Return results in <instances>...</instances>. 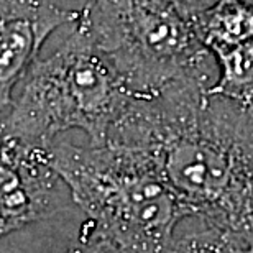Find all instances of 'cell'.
Wrapping results in <instances>:
<instances>
[{"instance_id": "obj_7", "label": "cell", "mask_w": 253, "mask_h": 253, "mask_svg": "<svg viewBox=\"0 0 253 253\" xmlns=\"http://www.w3.org/2000/svg\"><path fill=\"white\" fill-rule=\"evenodd\" d=\"M199 37L211 54L253 38V5L245 0H217L197 12Z\"/></svg>"}, {"instance_id": "obj_6", "label": "cell", "mask_w": 253, "mask_h": 253, "mask_svg": "<svg viewBox=\"0 0 253 253\" xmlns=\"http://www.w3.org/2000/svg\"><path fill=\"white\" fill-rule=\"evenodd\" d=\"M78 17L49 0H0V120L46 38Z\"/></svg>"}, {"instance_id": "obj_11", "label": "cell", "mask_w": 253, "mask_h": 253, "mask_svg": "<svg viewBox=\"0 0 253 253\" xmlns=\"http://www.w3.org/2000/svg\"><path fill=\"white\" fill-rule=\"evenodd\" d=\"M219 234L220 253H253V224L235 232L219 230Z\"/></svg>"}, {"instance_id": "obj_8", "label": "cell", "mask_w": 253, "mask_h": 253, "mask_svg": "<svg viewBox=\"0 0 253 253\" xmlns=\"http://www.w3.org/2000/svg\"><path fill=\"white\" fill-rule=\"evenodd\" d=\"M211 56L219 68V78L215 84L207 87V92L245 107L253 105V38L237 46L214 51Z\"/></svg>"}, {"instance_id": "obj_12", "label": "cell", "mask_w": 253, "mask_h": 253, "mask_svg": "<svg viewBox=\"0 0 253 253\" xmlns=\"http://www.w3.org/2000/svg\"><path fill=\"white\" fill-rule=\"evenodd\" d=\"M49 2H54V0H49Z\"/></svg>"}, {"instance_id": "obj_2", "label": "cell", "mask_w": 253, "mask_h": 253, "mask_svg": "<svg viewBox=\"0 0 253 253\" xmlns=\"http://www.w3.org/2000/svg\"><path fill=\"white\" fill-rule=\"evenodd\" d=\"M49 161L71 199L100 234L135 253H166L184 202L143 151L104 143L51 145Z\"/></svg>"}, {"instance_id": "obj_10", "label": "cell", "mask_w": 253, "mask_h": 253, "mask_svg": "<svg viewBox=\"0 0 253 253\" xmlns=\"http://www.w3.org/2000/svg\"><path fill=\"white\" fill-rule=\"evenodd\" d=\"M68 253H135L125 249L110 237L100 234L94 227H90L87 222L83 224L79 234V242Z\"/></svg>"}, {"instance_id": "obj_4", "label": "cell", "mask_w": 253, "mask_h": 253, "mask_svg": "<svg viewBox=\"0 0 253 253\" xmlns=\"http://www.w3.org/2000/svg\"><path fill=\"white\" fill-rule=\"evenodd\" d=\"M197 0H90L78 20L135 97L181 83L209 84Z\"/></svg>"}, {"instance_id": "obj_1", "label": "cell", "mask_w": 253, "mask_h": 253, "mask_svg": "<svg viewBox=\"0 0 253 253\" xmlns=\"http://www.w3.org/2000/svg\"><path fill=\"white\" fill-rule=\"evenodd\" d=\"M181 83L133 97L110 128V143L140 150L206 227L253 224V105Z\"/></svg>"}, {"instance_id": "obj_9", "label": "cell", "mask_w": 253, "mask_h": 253, "mask_svg": "<svg viewBox=\"0 0 253 253\" xmlns=\"http://www.w3.org/2000/svg\"><path fill=\"white\" fill-rule=\"evenodd\" d=\"M166 253H220V234L212 227L201 232L174 237Z\"/></svg>"}, {"instance_id": "obj_5", "label": "cell", "mask_w": 253, "mask_h": 253, "mask_svg": "<svg viewBox=\"0 0 253 253\" xmlns=\"http://www.w3.org/2000/svg\"><path fill=\"white\" fill-rule=\"evenodd\" d=\"M49 148L0 136V239L63 207L64 183L53 169Z\"/></svg>"}, {"instance_id": "obj_3", "label": "cell", "mask_w": 253, "mask_h": 253, "mask_svg": "<svg viewBox=\"0 0 253 253\" xmlns=\"http://www.w3.org/2000/svg\"><path fill=\"white\" fill-rule=\"evenodd\" d=\"M48 58H37L0 120V136L49 148L58 135L83 130L104 143L135 97L79 20Z\"/></svg>"}]
</instances>
